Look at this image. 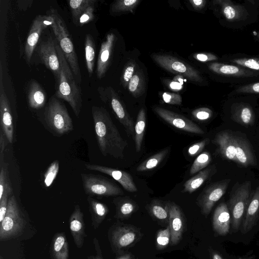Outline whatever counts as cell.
I'll return each instance as SVG.
<instances>
[{
	"mask_svg": "<svg viewBox=\"0 0 259 259\" xmlns=\"http://www.w3.org/2000/svg\"><path fill=\"white\" fill-rule=\"evenodd\" d=\"M92 117L99 148L105 156L123 158L127 146L114 124L108 112L102 107L93 106Z\"/></svg>",
	"mask_w": 259,
	"mask_h": 259,
	"instance_id": "1",
	"label": "cell"
},
{
	"mask_svg": "<svg viewBox=\"0 0 259 259\" xmlns=\"http://www.w3.org/2000/svg\"><path fill=\"white\" fill-rule=\"evenodd\" d=\"M55 46L60 62V73L56 80L55 96L66 101L78 117L82 107V92L57 40Z\"/></svg>",
	"mask_w": 259,
	"mask_h": 259,
	"instance_id": "2",
	"label": "cell"
},
{
	"mask_svg": "<svg viewBox=\"0 0 259 259\" xmlns=\"http://www.w3.org/2000/svg\"><path fill=\"white\" fill-rule=\"evenodd\" d=\"M47 14L53 18L51 27L76 81L80 85L81 82V75L78 60L66 25L56 10L50 9Z\"/></svg>",
	"mask_w": 259,
	"mask_h": 259,
	"instance_id": "3",
	"label": "cell"
},
{
	"mask_svg": "<svg viewBox=\"0 0 259 259\" xmlns=\"http://www.w3.org/2000/svg\"><path fill=\"white\" fill-rule=\"evenodd\" d=\"M45 117L49 127L58 135L73 130V122L65 105L55 96L50 99L45 109Z\"/></svg>",
	"mask_w": 259,
	"mask_h": 259,
	"instance_id": "4",
	"label": "cell"
},
{
	"mask_svg": "<svg viewBox=\"0 0 259 259\" xmlns=\"http://www.w3.org/2000/svg\"><path fill=\"white\" fill-rule=\"evenodd\" d=\"M26 221L23 217L14 195L8 200L6 215L0 224V240L6 241L21 235Z\"/></svg>",
	"mask_w": 259,
	"mask_h": 259,
	"instance_id": "5",
	"label": "cell"
},
{
	"mask_svg": "<svg viewBox=\"0 0 259 259\" xmlns=\"http://www.w3.org/2000/svg\"><path fill=\"white\" fill-rule=\"evenodd\" d=\"M251 183H243L230 197L227 205L231 216V225L233 232L241 227L247 206L251 199Z\"/></svg>",
	"mask_w": 259,
	"mask_h": 259,
	"instance_id": "6",
	"label": "cell"
},
{
	"mask_svg": "<svg viewBox=\"0 0 259 259\" xmlns=\"http://www.w3.org/2000/svg\"><path fill=\"white\" fill-rule=\"evenodd\" d=\"M81 178L84 193L88 196L108 197L124 194L117 185L102 176L81 174Z\"/></svg>",
	"mask_w": 259,
	"mask_h": 259,
	"instance_id": "7",
	"label": "cell"
},
{
	"mask_svg": "<svg viewBox=\"0 0 259 259\" xmlns=\"http://www.w3.org/2000/svg\"><path fill=\"white\" fill-rule=\"evenodd\" d=\"M98 92L103 102L109 103L118 120L124 127L128 136H135L134 121L114 90L111 88L99 87Z\"/></svg>",
	"mask_w": 259,
	"mask_h": 259,
	"instance_id": "8",
	"label": "cell"
},
{
	"mask_svg": "<svg viewBox=\"0 0 259 259\" xmlns=\"http://www.w3.org/2000/svg\"><path fill=\"white\" fill-rule=\"evenodd\" d=\"M152 58L160 67L172 73L182 75L192 81L200 82L203 81L202 76L197 69L173 56L154 54Z\"/></svg>",
	"mask_w": 259,
	"mask_h": 259,
	"instance_id": "9",
	"label": "cell"
},
{
	"mask_svg": "<svg viewBox=\"0 0 259 259\" xmlns=\"http://www.w3.org/2000/svg\"><path fill=\"white\" fill-rule=\"evenodd\" d=\"M52 17L48 15H38L34 19L30 27L24 46V55L27 63H29L33 52L37 45L42 30L52 23Z\"/></svg>",
	"mask_w": 259,
	"mask_h": 259,
	"instance_id": "10",
	"label": "cell"
},
{
	"mask_svg": "<svg viewBox=\"0 0 259 259\" xmlns=\"http://www.w3.org/2000/svg\"><path fill=\"white\" fill-rule=\"evenodd\" d=\"M230 181L227 180L214 183L206 188L199 195L197 203L203 214L208 215L215 203L224 195Z\"/></svg>",
	"mask_w": 259,
	"mask_h": 259,
	"instance_id": "11",
	"label": "cell"
},
{
	"mask_svg": "<svg viewBox=\"0 0 259 259\" xmlns=\"http://www.w3.org/2000/svg\"><path fill=\"white\" fill-rule=\"evenodd\" d=\"M37 50L42 62L53 73L56 81L59 77L61 66L55 39L50 37L46 40L42 41Z\"/></svg>",
	"mask_w": 259,
	"mask_h": 259,
	"instance_id": "12",
	"label": "cell"
},
{
	"mask_svg": "<svg viewBox=\"0 0 259 259\" xmlns=\"http://www.w3.org/2000/svg\"><path fill=\"white\" fill-rule=\"evenodd\" d=\"M153 110L163 120L176 128L196 134L204 133L197 124L182 115L159 107H155Z\"/></svg>",
	"mask_w": 259,
	"mask_h": 259,
	"instance_id": "13",
	"label": "cell"
},
{
	"mask_svg": "<svg viewBox=\"0 0 259 259\" xmlns=\"http://www.w3.org/2000/svg\"><path fill=\"white\" fill-rule=\"evenodd\" d=\"M0 122L1 127L5 134L9 143L13 141L14 126L10 102L5 93L3 83V70L0 63Z\"/></svg>",
	"mask_w": 259,
	"mask_h": 259,
	"instance_id": "14",
	"label": "cell"
},
{
	"mask_svg": "<svg viewBox=\"0 0 259 259\" xmlns=\"http://www.w3.org/2000/svg\"><path fill=\"white\" fill-rule=\"evenodd\" d=\"M87 169L94 170L106 174L117 181L122 187L130 192L137 191V188L132 176L128 172L95 164H85Z\"/></svg>",
	"mask_w": 259,
	"mask_h": 259,
	"instance_id": "15",
	"label": "cell"
},
{
	"mask_svg": "<svg viewBox=\"0 0 259 259\" xmlns=\"http://www.w3.org/2000/svg\"><path fill=\"white\" fill-rule=\"evenodd\" d=\"M212 142L218 146V151L223 157L237 163L235 135L230 131H223L218 133Z\"/></svg>",
	"mask_w": 259,
	"mask_h": 259,
	"instance_id": "16",
	"label": "cell"
},
{
	"mask_svg": "<svg viewBox=\"0 0 259 259\" xmlns=\"http://www.w3.org/2000/svg\"><path fill=\"white\" fill-rule=\"evenodd\" d=\"M70 230L76 246L82 247L84 237L87 236L83 214L79 205H75L69 218Z\"/></svg>",
	"mask_w": 259,
	"mask_h": 259,
	"instance_id": "17",
	"label": "cell"
},
{
	"mask_svg": "<svg viewBox=\"0 0 259 259\" xmlns=\"http://www.w3.org/2000/svg\"><path fill=\"white\" fill-rule=\"evenodd\" d=\"M166 204L168 210L171 243L175 244L181 238L184 221L182 211L176 204L169 202Z\"/></svg>",
	"mask_w": 259,
	"mask_h": 259,
	"instance_id": "18",
	"label": "cell"
},
{
	"mask_svg": "<svg viewBox=\"0 0 259 259\" xmlns=\"http://www.w3.org/2000/svg\"><path fill=\"white\" fill-rule=\"evenodd\" d=\"M259 219V186H258L247 206L243 219L241 232L244 234L250 231L256 225Z\"/></svg>",
	"mask_w": 259,
	"mask_h": 259,
	"instance_id": "19",
	"label": "cell"
},
{
	"mask_svg": "<svg viewBox=\"0 0 259 259\" xmlns=\"http://www.w3.org/2000/svg\"><path fill=\"white\" fill-rule=\"evenodd\" d=\"M115 39V36L113 33H109L101 44L96 69L97 76L99 79H101L104 76L107 70Z\"/></svg>",
	"mask_w": 259,
	"mask_h": 259,
	"instance_id": "20",
	"label": "cell"
},
{
	"mask_svg": "<svg viewBox=\"0 0 259 259\" xmlns=\"http://www.w3.org/2000/svg\"><path fill=\"white\" fill-rule=\"evenodd\" d=\"M231 216L225 203H220L215 208L212 218V226L214 232L219 235H226L230 231Z\"/></svg>",
	"mask_w": 259,
	"mask_h": 259,
	"instance_id": "21",
	"label": "cell"
},
{
	"mask_svg": "<svg viewBox=\"0 0 259 259\" xmlns=\"http://www.w3.org/2000/svg\"><path fill=\"white\" fill-rule=\"evenodd\" d=\"M208 68L209 70L215 73L227 76L245 77L258 75V73L253 70L238 65L218 62L209 64Z\"/></svg>",
	"mask_w": 259,
	"mask_h": 259,
	"instance_id": "22",
	"label": "cell"
},
{
	"mask_svg": "<svg viewBox=\"0 0 259 259\" xmlns=\"http://www.w3.org/2000/svg\"><path fill=\"white\" fill-rule=\"evenodd\" d=\"M235 142L237 163L244 166L256 165L255 157L247 141L235 136Z\"/></svg>",
	"mask_w": 259,
	"mask_h": 259,
	"instance_id": "23",
	"label": "cell"
},
{
	"mask_svg": "<svg viewBox=\"0 0 259 259\" xmlns=\"http://www.w3.org/2000/svg\"><path fill=\"white\" fill-rule=\"evenodd\" d=\"M137 238L136 231L133 228L120 227L112 232L111 243L115 248L120 249L134 243Z\"/></svg>",
	"mask_w": 259,
	"mask_h": 259,
	"instance_id": "24",
	"label": "cell"
},
{
	"mask_svg": "<svg viewBox=\"0 0 259 259\" xmlns=\"http://www.w3.org/2000/svg\"><path fill=\"white\" fill-rule=\"evenodd\" d=\"M214 2L221 6L223 15L227 20L231 22L244 20L248 15L244 7L235 4L231 1L218 0Z\"/></svg>",
	"mask_w": 259,
	"mask_h": 259,
	"instance_id": "25",
	"label": "cell"
},
{
	"mask_svg": "<svg viewBox=\"0 0 259 259\" xmlns=\"http://www.w3.org/2000/svg\"><path fill=\"white\" fill-rule=\"evenodd\" d=\"M231 118L235 122L244 125H252L255 115L252 108L244 103H237L231 107Z\"/></svg>",
	"mask_w": 259,
	"mask_h": 259,
	"instance_id": "26",
	"label": "cell"
},
{
	"mask_svg": "<svg viewBox=\"0 0 259 259\" xmlns=\"http://www.w3.org/2000/svg\"><path fill=\"white\" fill-rule=\"evenodd\" d=\"M28 105L32 109H39L46 104V94L40 84L34 79L31 80L27 88Z\"/></svg>",
	"mask_w": 259,
	"mask_h": 259,
	"instance_id": "27",
	"label": "cell"
},
{
	"mask_svg": "<svg viewBox=\"0 0 259 259\" xmlns=\"http://www.w3.org/2000/svg\"><path fill=\"white\" fill-rule=\"evenodd\" d=\"M50 254L52 259H68V244L65 234H56L52 241Z\"/></svg>",
	"mask_w": 259,
	"mask_h": 259,
	"instance_id": "28",
	"label": "cell"
},
{
	"mask_svg": "<svg viewBox=\"0 0 259 259\" xmlns=\"http://www.w3.org/2000/svg\"><path fill=\"white\" fill-rule=\"evenodd\" d=\"M87 201L89 204V211L91 213L92 224L96 229L105 219L108 213V207L104 203L98 201L93 197L88 196Z\"/></svg>",
	"mask_w": 259,
	"mask_h": 259,
	"instance_id": "29",
	"label": "cell"
},
{
	"mask_svg": "<svg viewBox=\"0 0 259 259\" xmlns=\"http://www.w3.org/2000/svg\"><path fill=\"white\" fill-rule=\"evenodd\" d=\"M215 169V166L213 165L199 171L196 175L189 179L184 183L182 191L189 193L194 192L213 174Z\"/></svg>",
	"mask_w": 259,
	"mask_h": 259,
	"instance_id": "30",
	"label": "cell"
},
{
	"mask_svg": "<svg viewBox=\"0 0 259 259\" xmlns=\"http://www.w3.org/2000/svg\"><path fill=\"white\" fill-rule=\"evenodd\" d=\"M146 122V112L144 108H142L138 114L136 124L135 125V143L136 150L137 152L141 151V146L144 138Z\"/></svg>",
	"mask_w": 259,
	"mask_h": 259,
	"instance_id": "31",
	"label": "cell"
},
{
	"mask_svg": "<svg viewBox=\"0 0 259 259\" xmlns=\"http://www.w3.org/2000/svg\"><path fill=\"white\" fill-rule=\"evenodd\" d=\"M145 78L143 72L138 69L134 73L128 84V89L135 97L142 96L145 89Z\"/></svg>",
	"mask_w": 259,
	"mask_h": 259,
	"instance_id": "32",
	"label": "cell"
},
{
	"mask_svg": "<svg viewBox=\"0 0 259 259\" xmlns=\"http://www.w3.org/2000/svg\"><path fill=\"white\" fill-rule=\"evenodd\" d=\"M96 2V0H70L68 1L72 21L75 25L78 26L79 18L86 9L92 5L95 4Z\"/></svg>",
	"mask_w": 259,
	"mask_h": 259,
	"instance_id": "33",
	"label": "cell"
},
{
	"mask_svg": "<svg viewBox=\"0 0 259 259\" xmlns=\"http://www.w3.org/2000/svg\"><path fill=\"white\" fill-rule=\"evenodd\" d=\"M85 58L87 68L90 77L93 74L95 60V44L90 34L85 36L84 41Z\"/></svg>",
	"mask_w": 259,
	"mask_h": 259,
	"instance_id": "34",
	"label": "cell"
},
{
	"mask_svg": "<svg viewBox=\"0 0 259 259\" xmlns=\"http://www.w3.org/2000/svg\"><path fill=\"white\" fill-rule=\"evenodd\" d=\"M169 148L163 149L151 156L138 165L137 170L139 172L153 169L157 166L169 152Z\"/></svg>",
	"mask_w": 259,
	"mask_h": 259,
	"instance_id": "35",
	"label": "cell"
},
{
	"mask_svg": "<svg viewBox=\"0 0 259 259\" xmlns=\"http://www.w3.org/2000/svg\"><path fill=\"white\" fill-rule=\"evenodd\" d=\"M113 202L116 206L118 217H127L131 215L136 208L135 202L129 199H115Z\"/></svg>",
	"mask_w": 259,
	"mask_h": 259,
	"instance_id": "36",
	"label": "cell"
},
{
	"mask_svg": "<svg viewBox=\"0 0 259 259\" xmlns=\"http://www.w3.org/2000/svg\"><path fill=\"white\" fill-rule=\"evenodd\" d=\"M5 192H8L10 195L13 193V189L10 182L7 164L4 161L1 164L0 199Z\"/></svg>",
	"mask_w": 259,
	"mask_h": 259,
	"instance_id": "37",
	"label": "cell"
},
{
	"mask_svg": "<svg viewBox=\"0 0 259 259\" xmlns=\"http://www.w3.org/2000/svg\"><path fill=\"white\" fill-rule=\"evenodd\" d=\"M211 155L207 151L199 154L193 162L190 169V174L193 175L205 168L210 162Z\"/></svg>",
	"mask_w": 259,
	"mask_h": 259,
	"instance_id": "38",
	"label": "cell"
},
{
	"mask_svg": "<svg viewBox=\"0 0 259 259\" xmlns=\"http://www.w3.org/2000/svg\"><path fill=\"white\" fill-rule=\"evenodd\" d=\"M140 3V0L117 1L112 4L111 11L113 13L131 12Z\"/></svg>",
	"mask_w": 259,
	"mask_h": 259,
	"instance_id": "39",
	"label": "cell"
},
{
	"mask_svg": "<svg viewBox=\"0 0 259 259\" xmlns=\"http://www.w3.org/2000/svg\"><path fill=\"white\" fill-rule=\"evenodd\" d=\"M152 214L156 218L164 220L168 219V210L167 204L163 205L160 201H153L150 206Z\"/></svg>",
	"mask_w": 259,
	"mask_h": 259,
	"instance_id": "40",
	"label": "cell"
},
{
	"mask_svg": "<svg viewBox=\"0 0 259 259\" xmlns=\"http://www.w3.org/2000/svg\"><path fill=\"white\" fill-rule=\"evenodd\" d=\"M59 169L58 160L53 162L44 174V184L46 188L50 187L57 177Z\"/></svg>",
	"mask_w": 259,
	"mask_h": 259,
	"instance_id": "41",
	"label": "cell"
},
{
	"mask_svg": "<svg viewBox=\"0 0 259 259\" xmlns=\"http://www.w3.org/2000/svg\"><path fill=\"white\" fill-rule=\"evenodd\" d=\"M230 61L237 64L238 66L248 69L249 70L259 71V58H235L231 60Z\"/></svg>",
	"mask_w": 259,
	"mask_h": 259,
	"instance_id": "42",
	"label": "cell"
},
{
	"mask_svg": "<svg viewBox=\"0 0 259 259\" xmlns=\"http://www.w3.org/2000/svg\"><path fill=\"white\" fill-rule=\"evenodd\" d=\"M136 66V62L131 60L126 63L121 75V83L124 87L128 86V84L134 74Z\"/></svg>",
	"mask_w": 259,
	"mask_h": 259,
	"instance_id": "43",
	"label": "cell"
},
{
	"mask_svg": "<svg viewBox=\"0 0 259 259\" xmlns=\"http://www.w3.org/2000/svg\"><path fill=\"white\" fill-rule=\"evenodd\" d=\"M170 239V230L169 226L164 230H160L157 233L156 238L157 246L159 249L165 247Z\"/></svg>",
	"mask_w": 259,
	"mask_h": 259,
	"instance_id": "44",
	"label": "cell"
},
{
	"mask_svg": "<svg viewBox=\"0 0 259 259\" xmlns=\"http://www.w3.org/2000/svg\"><path fill=\"white\" fill-rule=\"evenodd\" d=\"M193 116L198 120H205L209 119L212 116L211 110L206 107L199 108L192 112Z\"/></svg>",
	"mask_w": 259,
	"mask_h": 259,
	"instance_id": "45",
	"label": "cell"
},
{
	"mask_svg": "<svg viewBox=\"0 0 259 259\" xmlns=\"http://www.w3.org/2000/svg\"><path fill=\"white\" fill-rule=\"evenodd\" d=\"M95 4L92 5L83 13L79 18L78 26H82L93 20L95 17Z\"/></svg>",
	"mask_w": 259,
	"mask_h": 259,
	"instance_id": "46",
	"label": "cell"
},
{
	"mask_svg": "<svg viewBox=\"0 0 259 259\" xmlns=\"http://www.w3.org/2000/svg\"><path fill=\"white\" fill-rule=\"evenodd\" d=\"M209 139L206 138L199 142L193 144L189 147L188 153L190 156H195L199 154L206 145L209 143Z\"/></svg>",
	"mask_w": 259,
	"mask_h": 259,
	"instance_id": "47",
	"label": "cell"
},
{
	"mask_svg": "<svg viewBox=\"0 0 259 259\" xmlns=\"http://www.w3.org/2000/svg\"><path fill=\"white\" fill-rule=\"evenodd\" d=\"M161 97L164 102L169 104L180 105L182 103V97L178 94L164 92L162 93Z\"/></svg>",
	"mask_w": 259,
	"mask_h": 259,
	"instance_id": "48",
	"label": "cell"
},
{
	"mask_svg": "<svg viewBox=\"0 0 259 259\" xmlns=\"http://www.w3.org/2000/svg\"><path fill=\"white\" fill-rule=\"evenodd\" d=\"M236 93L259 94V82L240 87L235 91Z\"/></svg>",
	"mask_w": 259,
	"mask_h": 259,
	"instance_id": "49",
	"label": "cell"
},
{
	"mask_svg": "<svg viewBox=\"0 0 259 259\" xmlns=\"http://www.w3.org/2000/svg\"><path fill=\"white\" fill-rule=\"evenodd\" d=\"M9 196V193L5 192L0 199V223L3 221L6 215Z\"/></svg>",
	"mask_w": 259,
	"mask_h": 259,
	"instance_id": "50",
	"label": "cell"
},
{
	"mask_svg": "<svg viewBox=\"0 0 259 259\" xmlns=\"http://www.w3.org/2000/svg\"><path fill=\"white\" fill-rule=\"evenodd\" d=\"M193 57L195 60L203 62L215 61L218 59L217 56L209 53H196L193 55Z\"/></svg>",
	"mask_w": 259,
	"mask_h": 259,
	"instance_id": "51",
	"label": "cell"
},
{
	"mask_svg": "<svg viewBox=\"0 0 259 259\" xmlns=\"http://www.w3.org/2000/svg\"><path fill=\"white\" fill-rule=\"evenodd\" d=\"M9 142L2 128H0V164L2 163L4 160V152Z\"/></svg>",
	"mask_w": 259,
	"mask_h": 259,
	"instance_id": "52",
	"label": "cell"
},
{
	"mask_svg": "<svg viewBox=\"0 0 259 259\" xmlns=\"http://www.w3.org/2000/svg\"><path fill=\"white\" fill-rule=\"evenodd\" d=\"M164 82L166 85L171 90L174 91H179L181 90L183 85V84L180 83L177 81L170 80L169 79L164 80Z\"/></svg>",
	"mask_w": 259,
	"mask_h": 259,
	"instance_id": "53",
	"label": "cell"
},
{
	"mask_svg": "<svg viewBox=\"0 0 259 259\" xmlns=\"http://www.w3.org/2000/svg\"><path fill=\"white\" fill-rule=\"evenodd\" d=\"M94 243L97 254L96 255H90L88 256L87 259H103L101 254V251L100 248L98 241L96 238L94 239Z\"/></svg>",
	"mask_w": 259,
	"mask_h": 259,
	"instance_id": "54",
	"label": "cell"
},
{
	"mask_svg": "<svg viewBox=\"0 0 259 259\" xmlns=\"http://www.w3.org/2000/svg\"><path fill=\"white\" fill-rule=\"evenodd\" d=\"M189 2L194 9L197 10L203 9L206 4V1L204 0H190Z\"/></svg>",
	"mask_w": 259,
	"mask_h": 259,
	"instance_id": "55",
	"label": "cell"
},
{
	"mask_svg": "<svg viewBox=\"0 0 259 259\" xmlns=\"http://www.w3.org/2000/svg\"><path fill=\"white\" fill-rule=\"evenodd\" d=\"M184 77L182 75L178 74L174 78L173 80L183 84L184 81L185 80Z\"/></svg>",
	"mask_w": 259,
	"mask_h": 259,
	"instance_id": "56",
	"label": "cell"
},
{
	"mask_svg": "<svg viewBox=\"0 0 259 259\" xmlns=\"http://www.w3.org/2000/svg\"><path fill=\"white\" fill-rule=\"evenodd\" d=\"M212 259H223L219 254L215 252L212 253Z\"/></svg>",
	"mask_w": 259,
	"mask_h": 259,
	"instance_id": "57",
	"label": "cell"
},
{
	"mask_svg": "<svg viewBox=\"0 0 259 259\" xmlns=\"http://www.w3.org/2000/svg\"><path fill=\"white\" fill-rule=\"evenodd\" d=\"M117 259H131V257L130 254H126L120 256Z\"/></svg>",
	"mask_w": 259,
	"mask_h": 259,
	"instance_id": "58",
	"label": "cell"
},
{
	"mask_svg": "<svg viewBox=\"0 0 259 259\" xmlns=\"http://www.w3.org/2000/svg\"><path fill=\"white\" fill-rule=\"evenodd\" d=\"M257 37L259 39V32L257 34Z\"/></svg>",
	"mask_w": 259,
	"mask_h": 259,
	"instance_id": "59",
	"label": "cell"
}]
</instances>
